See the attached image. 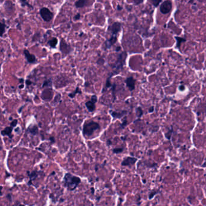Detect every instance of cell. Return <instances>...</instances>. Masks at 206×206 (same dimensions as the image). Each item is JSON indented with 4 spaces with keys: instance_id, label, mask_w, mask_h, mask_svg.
Returning a JSON list of instances; mask_svg holds the SVG:
<instances>
[{
    "instance_id": "obj_32",
    "label": "cell",
    "mask_w": 206,
    "mask_h": 206,
    "mask_svg": "<svg viewBox=\"0 0 206 206\" xmlns=\"http://www.w3.org/2000/svg\"><path fill=\"white\" fill-rule=\"evenodd\" d=\"M21 2V5L22 6H27L28 7H31V6H30V4H29L27 1H20Z\"/></svg>"
},
{
    "instance_id": "obj_41",
    "label": "cell",
    "mask_w": 206,
    "mask_h": 206,
    "mask_svg": "<svg viewBox=\"0 0 206 206\" xmlns=\"http://www.w3.org/2000/svg\"><path fill=\"white\" fill-rule=\"evenodd\" d=\"M1 65H2V63H0V71H1Z\"/></svg>"
},
{
    "instance_id": "obj_13",
    "label": "cell",
    "mask_w": 206,
    "mask_h": 206,
    "mask_svg": "<svg viewBox=\"0 0 206 206\" xmlns=\"http://www.w3.org/2000/svg\"><path fill=\"white\" fill-rule=\"evenodd\" d=\"M53 95V93L51 90L46 89L41 94V98L44 100H50L51 99Z\"/></svg>"
},
{
    "instance_id": "obj_35",
    "label": "cell",
    "mask_w": 206,
    "mask_h": 206,
    "mask_svg": "<svg viewBox=\"0 0 206 206\" xmlns=\"http://www.w3.org/2000/svg\"><path fill=\"white\" fill-rule=\"evenodd\" d=\"M185 89H186V88H185V87H184V85H180V86L179 87V90H180L181 91H184Z\"/></svg>"
},
{
    "instance_id": "obj_25",
    "label": "cell",
    "mask_w": 206,
    "mask_h": 206,
    "mask_svg": "<svg viewBox=\"0 0 206 206\" xmlns=\"http://www.w3.org/2000/svg\"><path fill=\"white\" fill-rule=\"evenodd\" d=\"M150 3H151L155 7H157L161 3H162V1H156V0H153V1H150Z\"/></svg>"
},
{
    "instance_id": "obj_40",
    "label": "cell",
    "mask_w": 206,
    "mask_h": 206,
    "mask_svg": "<svg viewBox=\"0 0 206 206\" xmlns=\"http://www.w3.org/2000/svg\"><path fill=\"white\" fill-rule=\"evenodd\" d=\"M89 85H90V84H89L88 82H86L85 84V87H88V86H89Z\"/></svg>"
},
{
    "instance_id": "obj_15",
    "label": "cell",
    "mask_w": 206,
    "mask_h": 206,
    "mask_svg": "<svg viewBox=\"0 0 206 206\" xmlns=\"http://www.w3.org/2000/svg\"><path fill=\"white\" fill-rule=\"evenodd\" d=\"M85 106H86L87 110H88V111L90 112V113L94 112L95 111V110H96L95 104H94V103L92 102L91 100L87 101L85 103Z\"/></svg>"
},
{
    "instance_id": "obj_27",
    "label": "cell",
    "mask_w": 206,
    "mask_h": 206,
    "mask_svg": "<svg viewBox=\"0 0 206 206\" xmlns=\"http://www.w3.org/2000/svg\"><path fill=\"white\" fill-rule=\"evenodd\" d=\"M123 151V148H116L113 150V152L115 154H118V153H121Z\"/></svg>"
},
{
    "instance_id": "obj_37",
    "label": "cell",
    "mask_w": 206,
    "mask_h": 206,
    "mask_svg": "<svg viewBox=\"0 0 206 206\" xmlns=\"http://www.w3.org/2000/svg\"><path fill=\"white\" fill-rule=\"evenodd\" d=\"M117 10H122V7L121 6H120V5H118L117 6Z\"/></svg>"
},
{
    "instance_id": "obj_9",
    "label": "cell",
    "mask_w": 206,
    "mask_h": 206,
    "mask_svg": "<svg viewBox=\"0 0 206 206\" xmlns=\"http://www.w3.org/2000/svg\"><path fill=\"white\" fill-rule=\"evenodd\" d=\"M23 53L25 57V59L28 63H36L37 62V59L36 56L30 53V51L28 50H24L23 51Z\"/></svg>"
},
{
    "instance_id": "obj_31",
    "label": "cell",
    "mask_w": 206,
    "mask_h": 206,
    "mask_svg": "<svg viewBox=\"0 0 206 206\" xmlns=\"http://www.w3.org/2000/svg\"><path fill=\"white\" fill-rule=\"evenodd\" d=\"M17 124H18V120H13L10 123V126L15 128L17 125Z\"/></svg>"
},
{
    "instance_id": "obj_4",
    "label": "cell",
    "mask_w": 206,
    "mask_h": 206,
    "mask_svg": "<svg viewBox=\"0 0 206 206\" xmlns=\"http://www.w3.org/2000/svg\"><path fill=\"white\" fill-rule=\"evenodd\" d=\"M59 50L62 53V58L66 57L73 51V49L72 48L70 44H68L63 39H61L60 40Z\"/></svg>"
},
{
    "instance_id": "obj_3",
    "label": "cell",
    "mask_w": 206,
    "mask_h": 206,
    "mask_svg": "<svg viewBox=\"0 0 206 206\" xmlns=\"http://www.w3.org/2000/svg\"><path fill=\"white\" fill-rule=\"evenodd\" d=\"M100 129V125L95 122H85L83 126V135L86 138H90L97 130Z\"/></svg>"
},
{
    "instance_id": "obj_18",
    "label": "cell",
    "mask_w": 206,
    "mask_h": 206,
    "mask_svg": "<svg viewBox=\"0 0 206 206\" xmlns=\"http://www.w3.org/2000/svg\"><path fill=\"white\" fill-rule=\"evenodd\" d=\"M175 40L177 41V46H176V47L178 48V49H180L181 44L183 43H184V42H186V40L184 39V38H183L178 37H175Z\"/></svg>"
},
{
    "instance_id": "obj_2",
    "label": "cell",
    "mask_w": 206,
    "mask_h": 206,
    "mask_svg": "<svg viewBox=\"0 0 206 206\" xmlns=\"http://www.w3.org/2000/svg\"><path fill=\"white\" fill-rule=\"evenodd\" d=\"M126 57L127 53L126 51H123L119 54L116 61L115 62L114 65H112V68L114 69V71L111 74H110L112 76L120 73V72L123 70V66L125 65Z\"/></svg>"
},
{
    "instance_id": "obj_11",
    "label": "cell",
    "mask_w": 206,
    "mask_h": 206,
    "mask_svg": "<svg viewBox=\"0 0 206 206\" xmlns=\"http://www.w3.org/2000/svg\"><path fill=\"white\" fill-rule=\"evenodd\" d=\"M128 111L126 110H122L119 111H110V113L111 114V116L113 117L114 119H121L123 116H125L127 114Z\"/></svg>"
},
{
    "instance_id": "obj_29",
    "label": "cell",
    "mask_w": 206,
    "mask_h": 206,
    "mask_svg": "<svg viewBox=\"0 0 206 206\" xmlns=\"http://www.w3.org/2000/svg\"><path fill=\"white\" fill-rule=\"evenodd\" d=\"M133 3H134L135 5H139V4L143 3V0H134Z\"/></svg>"
},
{
    "instance_id": "obj_16",
    "label": "cell",
    "mask_w": 206,
    "mask_h": 206,
    "mask_svg": "<svg viewBox=\"0 0 206 206\" xmlns=\"http://www.w3.org/2000/svg\"><path fill=\"white\" fill-rule=\"evenodd\" d=\"M88 2V1H86V0H79V1L75 2V6L76 8H82L86 6Z\"/></svg>"
},
{
    "instance_id": "obj_8",
    "label": "cell",
    "mask_w": 206,
    "mask_h": 206,
    "mask_svg": "<svg viewBox=\"0 0 206 206\" xmlns=\"http://www.w3.org/2000/svg\"><path fill=\"white\" fill-rule=\"evenodd\" d=\"M117 41V36H112L110 39L105 41V43H104V47H103V49H104L105 50L110 49L112 46H113L116 43Z\"/></svg>"
},
{
    "instance_id": "obj_19",
    "label": "cell",
    "mask_w": 206,
    "mask_h": 206,
    "mask_svg": "<svg viewBox=\"0 0 206 206\" xmlns=\"http://www.w3.org/2000/svg\"><path fill=\"white\" fill-rule=\"evenodd\" d=\"M81 93H82L81 90H80L79 87H78L73 92H72V93H70L69 94H68V97H70L71 99H73V98H75V97L76 96V95L77 94H81Z\"/></svg>"
},
{
    "instance_id": "obj_5",
    "label": "cell",
    "mask_w": 206,
    "mask_h": 206,
    "mask_svg": "<svg viewBox=\"0 0 206 206\" xmlns=\"http://www.w3.org/2000/svg\"><path fill=\"white\" fill-rule=\"evenodd\" d=\"M40 15L43 19L46 22H50L53 18L54 15L50 10L47 7H43L40 11Z\"/></svg>"
},
{
    "instance_id": "obj_24",
    "label": "cell",
    "mask_w": 206,
    "mask_h": 206,
    "mask_svg": "<svg viewBox=\"0 0 206 206\" xmlns=\"http://www.w3.org/2000/svg\"><path fill=\"white\" fill-rule=\"evenodd\" d=\"M127 124H128L127 117H125V119H124V120H123V122H122V123L120 125V128H121V129H124V128H125Z\"/></svg>"
},
{
    "instance_id": "obj_12",
    "label": "cell",
    "mask_w": 206,
    "mask_h": 206,
    "mask_svg": "<svg viewBox=\"0 0 206 206\" xmlns=\"http://www.w3.org/2000/svg\"><path fill=\"white\" fill-rule=\"evenodd\" d=\"M137 161V158L131 157H127L126 158H125L122 162V165L123 166H131L134 165L135 162Z\"/></svg>"
},
{
    "instance_id": "obj_10",
    "label": "cell",
    "mask_w": 206,
    "mask_h": 206,
    "mask_svg": "<svg viewBox=\"0 0 206 206\" xmlns=\"http://www.w3.org/2000/svg\"><path fill=\"white\" fill-rule=\"evenodd\" d=\"M135 82H136V81L132 76L128 77L126 79L125 83H126V85L128 88L129 89V90L130 91H132L135 89Z\"/></svg>"
},
{
    "instance_id": "obj_38",
    "label": "cell",
    "mask_w": 206,
    "mask_h": 206,
    "mask_svg": "<svg viewBox=\"0 0 206 206\" xmlns=\"http://www.w3.org/2000/svg\"><path fill=\"white\" fill-rule=\"evenodd\" d=\"M121 50V47H117V49L116 50L117 51H120Z\"/></svg>"
},
{
    "instance_id": "obj_36",
    "label": "cell",
    "mask_w": 206,
    "mask_h": 206,
    "mask_svg": "<svg viewBox=\"0 0 206 206\" xmlns=\"http://www.w3.org/2000/svg\"><path fill=\"white\" fill-rule=\"evenodd\" d=\"M154 107H151L149 108V110H148V111H149V113H152V112H154Z\"/></svg>"
},
{
    "instance_id": "obj_1",
    "label": "cell",
    "mask_w": 206,
    "mask_h": 206,
    "mask_svg": "<svg viewBox=\"0 0 206 206\" xmlns=\"http://www.w3.org/2000/svg\"><path fill=\"white\" fill-rule=\"evenodd\" d=\"M81 182V180L80 178L71 174H66L63 178L64 186L69 190H75Z\"/></svg>"
},
{
    "instance_id": "obj_33",
    "label": "cell",
    "mask_w": 206,
    "mask_h": 206,
    "mask_svg": "<svg viewBox=\"0 0 206 206\" xmlns=\"http://www.w3.org/2000/svg\"><path fill=\"white\" fill-rule=\"evenodd\" d=\"M97 63L98 64L102 65V64H104V60L102 58H99V59H98V60L97 61Z\"/></svg>"
},
{
    "instance_id": "obj_26",
    "label": "cell",
    "mask_w": 206,
    "mask_h": 206,
    "mask_svg": "<svg viewBox=\"0 0 206 206\" xmlns=\"http://www.w3.org/2000/svg\"><path fill=\"white\" fill-rule=\"evenodd\" d=\"M173 132V129H171L168 132H167L166 134H165V136L167 139H170V137L172 135V133Z\"/></svg>"
},
{
    "instance_id": "obj_6",
    "label": "cell",
    "mask_w": 206,
    "mask_h": 206,
    "mask_svg": "<svg viewBox=\"0 0 206 206\" xmlns=\"http://www.w3.org/2000/svg\"><path fill=\"white\" fill-rule=\"evenodd\" d=\"M172 7V4L170 1H165L162 2L161 4L160 5V12L162 14H167L169 13Z\"/></svg>"
},
{
    "instance_id": "obj_22",
    "label": "cell",
    "mask_w": 206,
    "mask_h": 206,
    "mask_svg": "<svg viewBox=\"0 0 206 206\" xmlns=\"http://www.w3.org/2000/svg\"><path fill=\"white\" fill-rule=\"evenodd\" d=\"M136 114L137 116L138 117H141L142 116V115L143 114V111L142 110V109L140 107H138L136 109Z\"/></svg>"
},
{
    "instance_id": "obj_30",
    "label": "cell",
    "mask_w": 206,
    "mask_h": 206,
    "mask_svg": "<svg viewBox=\"0 0 206 206\" xmlns=\"http://www.w3.org/2000/svg\"><path fill=\"white\" fill-rule=\"evenodd\" d=\"M60 98H61V95H60V94H57L56 95V96L55 97V98H54V102H58L60 100Z\"/></svg>"
},
{
    "instance_id": "obj_34",
    "label": "cell",
    "mask_w": 206,
    "mask_h": 206,
    "mask_svg": "<svg viewBox=\"0 0 206 206\" xmlns=\"http://www.w3.org/2000/svg\"><path fill=\"white\" fill-rule=\"evenodd\" d=\"M81 18V14L80 13H77L75 16H74V19L76 20H79Z\"/></svg>"
},
{
    "instance_id": "obj_7",
    "label": "cell",
    "mask_w": 206,
    "mask_h": 206,
    "mask_svg": "<svg viewBox=\"0 0 206 206\" xmlns=\"http://www.w3.org/2000/svg\"><path fill=\"white\" fill-rule=\"evenodd\" d=\"M122 29V24L120 22H115L111 25H110L108 28V31H110L113 36H116Z\"/></svg>"
},
{
    "instance_id": "obj_23",
    "label": "cell",
    "mask_w": 206,
    "mask_h": 206,
    "mask_svg": "<svg viewBox=\"0 0 206 206\" xmlns=\"http://www.w3.org/2000/svg\"><path fill=\"white\" fill-rule=\"evenodd\" d=\"M52 84V82L51 81V80H47L46 81L43 85V87H51Z\"/></svg>"
},
{
    "instance_id": "obj_14",
    "label": "cell",
    "mask_w": 206,
    "mask_h": 206,
    "mask_svg": "<svg viewBox=\"0 0 206 206\" xmlns=\"http://www.w3.org/2000/svg\"><path fill=\"white\" fill-rule=\"evenodd\" d=\"M13 128L12 126H8L6 127V128H4L3 131H1V134L3 136H8L10 138H12V132L13 131Z\"/></svg>"
},
{
    "instance_id": "obj_39",
    "label": "cell",
    "mask_w": 206,
    "mask_h": 206,
    "mask_svg": "<svg viewBox=\"0 0 206 206\" xmlns=\"http://www.w3.org/2000/svg\"><path fill=\"white\" fill-rule=\"evenodd\" d=\"M1 189H2V187L0 186V195H2V193H1Z\"/></svg>"
},
{
    "instance_id": "obj_20",
    "label": "cell",
    "mask_w": 206,
    "mask_h": 206,
    "mask_svg": "<svg viewBox=\"0 0 206 206\" xmlns=\"http://www.w3.org/2000/svg\"><path fill=\"white\" fill-rule=\"evenodd\" d=\"M6 25L4 23L0 22V37H2L6 31Z\"/></svg>"
},
{
    "instance_id": "obj_17",
    "label": "cell",
    "mask_w": 206,
    "mask_h": 206,
    "mask_svg": "<svg viewBox=\"0 0 206 206\" xmlns=\"http://www.w3.org/2000/svg\"><path fill=\"white\" fill-rule=\"evenodd\" d=\"M58 40L56 38H52L48 42V45L50 46L51 48L55 49L56 47V46L57 45Z\"/></svg>"
},
{
    "instance_id": "obj_28",
    "label": "cell",
    "mask_w": 206,
    "mask_h": 206,
    "mask_svg": "<svg viewBox=\"0 0 206 206\" xmlns=\"http://www.w3.org/2000/svg\"><path fill=\"white\" fill-rule=\"evenodd\" d=\"M91 101L92 102H93L94 104H96V103H97V97L96 95H93L91 96Z\"/></svg>"
},
{
    "instance_id": "obj_21",
    "label": "cell",
    "mask_w": 206,
    "mask_h": 206,
    "mask_svg": "<svg viewBox=\"0 0 206 206\" xmlns=\"http://www.w3.org/2000/svg\"><path fill=\"white\" fill-rule=\"evenodd\" d=\"M28 130H29V132L33 135L37 134L38 132V129L37 126H33L32 128H29Z\"/></svg>"
}]
</instances>
